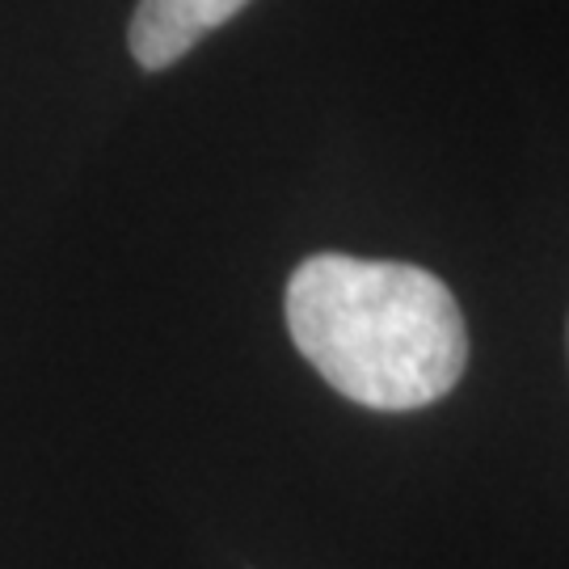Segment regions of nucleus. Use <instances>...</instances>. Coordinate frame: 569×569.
Masks as SVG:
<instances>
[{"label": "nucleus", "instance_id": "1", "mask_svg": "<svg viewBox=\"0 0 569 569\" xmlns=\"http://www.w3.org/2000/svg\"><path fill=\"white\" fill-rule=\"evenodd\" d=\"M287 329L329 388L380 413L435 406L468 363L456 296L409 262L308 258L287 283Z\"/></svg>", "mask_w": 569, "mask_h": 569}, {"label": "nucleus", "instance_id": "2", "mask_svg": "<svg viewBox=\"0 0 569 569\" xmlns=\"http://www.w3.org/2000/svg\"><path fill=\"white\" fill-rule=\"evenodd\" d=\"M249 0H140L131 18V56L148 72L178 63L216 26L237 18Z\"/></svg>", "mask_w": 569, "mask_h": 569}]
</instances>
